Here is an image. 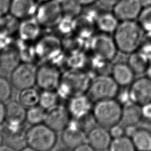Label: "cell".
<instances>
[{
  "instance_id": "1",
  "label": "cell",
  "mask_w": 151,
  "mask_h": 151,
  "mask_svg": "<svg viewBox=\"0 0 151 151\" xmlns=\"http://www.w3.org/2000/svg\"><path fill=\"white\" fill-rule=\"evenodd\" d=\"M145 32L137 21H120L113 34L119 51L130 54L139 50Z\"/></svg>"
},
{
  "instance_id": "2",
  "label": "cell",
  "mask_w": 151,
  "mask_h": 151,
  "mask_svg": "<svg viewBox=\"0 0 151 151\" xmlns=\"http://www.w3.org/2000/svg\"><path fill=\"white\" fill-rule=\"evenodd\" d=\"M57 140V132L45 123L32 125L25 132L26 145L37 151H51Z\"/></svg>"
},
{
  "instance_id": "3",
  "label": "cell",
  "mask_w": 151,
  "mask_h": 151,
  "mask_svg": "<svg viewBox=\"0 0 151 151\" xmlns=\"http://www.w3.org/2000/svg\"><path fill=\"white\" fill-rule=\"evenodd\" d=\"M122 111V104L113 98L95 101L91 114L98 125L109 129L120 122Z\"/></svg>"
},
{
  "instance_id": "4",
  "label": "cell",
  "mask_w": 151,
  "mask_h": 151,
  "mask_svg": "<svg viewBox=\"0 0 151 151\" xmlns=\"http://www.w3.org/2000/svg\"><path fill=\"white\" fill-rule=\"evenodd\" d=\"M120 88L110 75L100 74L91 79L87 94L95 102L116 98Z\"/></svg>"
},
{
  "instance_id": "5",
  "label": "cell",
  "mask_w": 151,
  "mask_h": 151,
  "mask_svg": "<svg viewBox=\"0 0 151 151\" xmlns=\"http://www.w3.org/2000/svg\"><path fill=\"white\" fill-rule=\"evenodd\" d=\"M88 41L94 56L105 61L113 60L119 51L113 37L108 34H94Z\"/></svg>"
},
{
  "instance_id": "6",
  "label": "cell",
  "mask_w": 151,
  "mask_h": 151,
  "mask_svg": "<svg viewBox=\"0 0 151 151\" xmlns=\"http://www.w3.org/2000/svg\"><path fill=\"white\" fill-rule=\"evenodd\" d=\"M37 67L32 63H20L11 73L10 80L14 88L21 90L36 84Z\"/></svg>"
},
{
  "instance_id": "7",
  "label": "cell",
  "mask_w": 151,
  "mask_h": 151,
  "mask_svg": "<svg viewBox=\"0 0 151 151\" xmlns=\"http://www.w3.org/2000/svg\"><path fill=\"white\" fill-rule=\"evenodd\" d=\"M63 16L61 4L53 0L38 4L34 17L42 28L55 27Z\"/></svg>"
},
{
  "instance_id": "8",
  "label": "cell",
  "mask_w": 151,
  "mask_h": 151,
  "mask_svg": "<svg viewBox=\"0 0 151 151\" xmlns=\"http://www.w3.org/2000/svg\"><path fill=\"white\" fill-rule=\"evenodd\" d=\"M94 103L87 94H80L70 97L66 107L71 119L82 120L91 115Z\"/></svg>"
},
{
  "instance_id": "9",
  "label": "cell",
  "mask_w": 151,
  "mask_h": 151,
  "mask_svg": "<svg viewBox=\"0 0 151 151\" xmlns=\"http://www.w3.org/2000/svg\"><path fill=\"white\" fill-rule=\"evenodd\" d=\"M61 77L60 71L55 65L44 64L37 68L36 84L41 90H55Z\"/></svg>"
},
{
  "instance_id": "10",
  "label": "cell",
  "mask_w": 151,
  "mask_h": 151,
  "mask_svg": "<svg viewBox=\"0 0 151 151\" xmlns=\"http://www.w3.org/2000/svg\"><path fill=\"white\" fill-rule=\"evenodd\" d=\"M61 132L63 144L70 149L87 142V133L77 120L71 119Z\"/></svg>"
},
{
  "instance_id": "11",
  "label": "cell",
  "mask_w": 151,
  "mask_h": 151,
  "mask_svg": "<svg viewBox=\"0 0 151 151\" xmlns=\"http://www.w3.org/2000/svg\"><path fill=\"white\" fill-rule=\"evenodd\" d=\"M128 90L132 102L142 106L151 101V80L147 76L135 78Z\"/></svg>"
},
{
  "instance_id": "12",
  "label": "cell",
  "mask_w": 151,
  "mask_h": 151,
  "mask_svg": "<svg viewBox=\"0 0 151 151\" xmlns=\"http://www.w3.org/2000/svg\"><path fill=\"white\" fill-rule=\"evenodd\" d=\"M142 9L140 0H119L112 12L120 21H136Z\"/></svg>"
},
{
  "instance_id": "13",
  "label": "cell",
  "mask_w": 151,
  "mask_h": 151,
  "mask_svg": "<svg viewBox=\"0 0 151 151\" xmlns=\"http://www.w3.org/2000/svg\"><path fill=\"white\" fill-rule=\"evenodd\" d=\"M71 117L66 106L58 104L47 111L45 123L55 132H62L68 125Z\"/></svg>"
},
{
  "instance_id": "14",
  "label": "cell",
  "mask_w": 151,
  "mask_h": 151,
  "mask_svg": "<svg viewBox=\"0 0 151 151\" xmlns=\"http://www.w3.org/2000/svg\"><path fill=\"white\" fill-rule=\"evenodd\" d=\"M111 140L108 128L100 125L92 127L87 133V142L96 151L108 150Z\"/></svg>"
},
{
  "instance_id": "15",
  "label": "cell",
  "mask_w": 151,
  "mask_h": 151,
  "mask_svg": "<svg viewBox=\"0 0 151 151\" xmlns=\"http://www.w3.org/2000/svg\"><path fill=\"white\" fill-rule=\"evenodd\" d=\"M42 28L34 17L21 20L18 25L17 32L22 41L31 42L39 39Z\"/></svg>"
},
{
  "instance_id": "16",
  "label": "cell",
  "mask_w": 151,
  "mask_h": 151,
  "mask_svg": "<svg viewBox=\"0 0 151 151\" xmlns=\"http://www.w3.org/2000/svg\"><path fill=\"white\" fill-rule=\"evenodd\" d=\"M96 28V19L87 12L74 18V34L83 40L90 39L95 34Z\"/></svg>"
},
{
  "instance_id": "17",
  "label": "cell",
  "mask_w": 151,
  "mask_h": 151,
  "mask_svg": "<svg viewBox=\"0 0 151 151\" xmlns=\"http://www.w3.org/2000/svg\"><path fill=\"white\" fill-rule=\"evenodd\" d=\"M38 6L35 0H11L9 14L21 21L34 17Z\"/></svg>"
},
{
  "instance_id": "18",
  "label": "cell",
  "mask_w": 151,
  "mask_h": 151,
  "mask_svg": "<svg viewBox=\"0 0 151 151\" xmlns=\"http://www.w3.org/2000/svg\"><path fill=\"white\" fill-rule=\"evenodd\" d=\"M111 76L120 87H128L135 79L136 74L127 63L117 62L111 68Z\"/></svg>"
},
{
  "instance_id": "19",
  "label": "cell",
  "mask_w": 151,
  "mask_h": 151,
  "mask_svg": "<svg viewBox=\"0 0 151 151\" xmlns=\"http://www.w3.org/2000/svg\"><path fill=\"white\" fill-rule=\"evenodd\" d=\"M140 106L133 102H130L122 106L120 123L125 126L137 125L141 120Z\"/></svg>"
},
{
  "instance_id": "20",
  "label": "cell",
  "mask_w": 151,
  "mask_h": 151,
  "mask_svg": "<svg viewBox=\"0 0 151 151\" xmlns=\"http://www.w3.org/2000/svg\"><path fill=\"white\" fill-rule=\"evenodd\" d=\"M37 51L40 53L48 54V56L58 54L61 50L62 43L55 35H48L38 40Z\"/></svg>"
},
{
  "instance_id": "21",
  "label": "cell",
  "mask_w": 151,
  "mask_h": 151,
  "mask_svg": "<svg viewBox=\"0 0 151 151\" xmlns=\"http://www.w3.org/2000/svg\"><path fill=\"white\" fill-rule=\"evenodd\" d=\"M18 51L11 47L0 52V69L4 73H11L21 63Z\"/></svg>"
},
{
  "instance_id": "22",
  "label": "cell",
  "mask_w": 151,
  "mask_h": 151,
  "mask_svg": "<svg viewBox=\"0 0 151 151\" xmlns=\"http://www.w3.org/2000/svg\"><path fill=\"white\" fill-rule=\"evenodd\" d=\"M120 21L112 12H104L100 13L96 19L97 28L103 33L113 34L117 28Z\"/></svg>"
},
{
  "instance_id": "23",
  "label": "cell",
  "mask_w": 151,
  "mask_h": 151,
  "mask_svg": "<svg viewBox=\"0 0 151 151\" xmlns=\"http://www.w3.org/2000/svg\"><path fill=\"white\" fill-rule=\"evenodd\" d=\"M27 108L18 101L11 100L6 104L5 121L25 123Z\"/></svg>"
},
{
  "instance_id": "24",
  "label": "cell",
  "mask_w": 151,
  "mask_h": 151,
  "mask_svg": "<svg viewBox=\"0 0 151 151\" xmlns=\"http://www.w3.org/2000/svg\"><path fill=\"white\" fill-rule=\"evenodd\" d=\"M136 151H151V131L138 127L130 137Z\"/></svg>"
},
{
  "instance_id": "25",
  "label": "cell",
  "mask_w": 151,
  "mask_h": 151,
  "mask_svg": "<svg viewBox=\"0 0 151 151\" xmlns=\"http://www.w3.org/2000/svg\"><path fill=\"white\" fill-rule=\"evenodd\" d=\"M129 55V56L127 63L133 70L136 75L145 73L150 63V59L139 50Z\"/></svg>"
},
{
  "instance_id": "26",
  "label": "cell",
  "mask_w": 151,
  "mask_h": 151,
  "mask_svg": "<svg viewBox=\"0 0 151 151\" xmlns=\"http://www.w3.org/2000/svg\"><path fill=\"white\" fill-rule=\"evenodd\" d=\"M40 92L34 87L20 90L18 94V101L25 108L38 105Z\"/></svg>"
},
{
  "instance_id": "27",
  "label": "cell",
  "mask_w": 151,
  "mask_h": 151,
  "mask_svg": "<svg viewBox=\"0 0 151 151\" xmlns=\"http://www.w3.org/2000/svg\"><path fill=\"white\" fill-rule=\"evenodd\" d=\"M47 110L39 104L27 109L25 121L31 126L45 122Z\"/></svg>"
},
{
  "instance_id": "28",
  "label": "cell",
  "mask_w": 151,
  "mask_h": 151,
  "mask_svg": "<svg viewBox=\"0 0 151 151\" xmlns=\"http://www.w3.org/2000/svg\"><path fill=\"white\" fill-rule=\"evenodd\" d=\"M58 100L59 96L55 90H41L38 104L48 111L59 104Z\"/></svg>"
},
{
  "instance_id": "29",
  "label": "cell",
  "mask_w": 151,
  "mask_h": 151,
  "mask_svg": "<svg viewBox=\"0 0 151 151\" xmlns=\"http://www.w3.org/2000/svg\"><path fill=\"white\" fill-rule=\"evenodd\" d=\"M109 151H136L130 137L124 135L123 136L112 139Z\"/></svg>"
},
{
  "instance_id": "30",
  "label": "cell",
  "mask_w": 151,
  "mask_h": 151,
  "mask_svg": "<svg viewBox=\"0 0 151 151\" xmlns=\"http://www.w3.org/2000/svg\"><path fill=\"white\" fill-rule=\"evenodd\" d=\"M61 6L63 15L75 18L81 14L83 6L77 0H65Z\"/></svg>"
},
{
  "instance_id": "31",
  "label": "cell",
  "mask_w": 151,
  "mask_h": 151,
  "mask_svg": "<svg viewBox=\"0 0 151 151\" xmlns=\"http://www.w3.org/2000/svg\"><path fill=\"white\" fill-rule=\"evenodd\" d=\"M55 27L60 34L65 37H69L74 34V18L63 15Z\"/></svg>"
},
{
  "instance_id": "32",
  "label": "cell",
  "mask_w": 151,
  "mask_h": 151,
  "mask_svg": "<svg viewBox=\"0 0 151 151\" xmlns=\"http://www.w3.org/2000/svg\"><path fill=\"white\" fill-rule=\"evenodd\" d=\"M137 20L145 33L151 34V5L143 8Z\"/></svg>"
},
{
  "instance_id": "33",
  "label": "cell",
  "mask_w": 151,
  "mask_h": 151,
  "mask_svg": "<svg viewBox=\"0 0 151 151\" xmlns=\"http://www.w3.org/2000/svg\"><path fill=\"white\" fill-rule=\"evenodd\" d=\"M13 87L11 80L0 76V101L5 103L11 99Z\"/></svg>"
},
{
  "instance_id": "34",
  "label": "cell",
  "mask_w": 151,
  "mask_h": 151,
  "mask_svg": "<svg viewBox=\"0 0 151 151\" xmlns=\"http://www.w3.org/2000/svg\"><path fill=\"white\" fill-rule=\"evenodd\" d=\"M12 42L11 34L0 29V52L10 48Z\"/></svg>"
},
{
  "instance_id": "35",
  "label": "cell",
  "mask_w": 151,
  "mask_h": 151,
  "mask_svg": "<svg viewBox=\"0 0 151 151\" xmlns=\"http://www.w3.org/2000/svg\"><path fill=\"white\" fill-rule=\"evenodd\" d=\"M108 129L112 139L117 138L125 135L124 126L120 123L114 124L113 126L110 127Z\"/></svg>"
},
{
  "instance_id": "36",
  "label": "cell",
  "mask_w": 151,
  "mask_h": 151,
  "mask_svg": "<svg viewBox=\"0 0 151 151\" xmlns=\"http://www.w3.org/2000/svg\"><path fill=\"white\" fill-rule=\"evenodd\" d=\"M142 119L146 122H151V101L140 106Z\"/></svg>"
},
{
  "instance_id": "37",
  "label": "cell",
  "mask_w": 151,
  "mask_h": 151,
  "mask_svg": "<svg viewBox=\"0 0 151 151\" xmlns=\"http://www.w3.org/2000/svg\"><path fill=\"white\" fill-rule=\"evenodd\" d=\"M11 0H0V15L5 16L9 14Z\"/></svg>"
},
{
  "instance_id": "38",
  "label": "cell",
  "mask_w": 151,
  "mask_h": 151,
  "mask_svg": "<svg viewBox=\"0 0 151 151\" xmlns=\"http://www.w3.org/2000/svg\"><path fill=\"white\" fill-rule=\"evenodd\" d=\"M119 0H97L99 5L104 9H112Z\"/></svg>"
},
{
  "instance_id": "39",
  "label": "cell",
  "mask_w": 151,
  "mask_h": 151,
  "mask_svg": "<svg viewBox=\"0 0 151 151\" xmlns=\"http://www.w3.org/2000/svg\"><path fill=\"white\" fill-rule=\"evenodd\" d=\"M73 151H96L88 143L84 142L73 149Z\"/></svg>"
},
{
  "instance_id": "40",
  "label": "cell",
  "mask_w": 151,
  "mask_h": 151,
  "mask_svg": "<svg viewBox=\"0 0 151 151\" xmlns=\"http://www.w3.org/2000/svg\"><path fill=\"white\" fill-rule=\"evenodd\" d=\"M6 120V104L0 101V126L4 123Z\"/></svg>"
},
{
  "instance_id": "41",
  "label": "cell",
  "mask_w": 151,
  "mask_h": 151,
  "mask_svg": "<svg viewBox=\"0 0 151 151\" xmlns=\"http://www.w3.org/2000/svg\"><path fill=\"white\" fill-rule=\"evenodd\" d=\"M138 126L137 125H128L124 126V134L126 136L131 137L136 132Z\"/></svg>"
},
{
  "instance_id": "42",
  "label": "cell",
  "mask_w": 151,
  "mask_h": 151,
  "mask_svg": "<svg viewBox=\"0 0 151 151\" xmlns=\"http://www.w3.org/2000/svg\"><path fill=\"white\" fill-rule=\"evenodd\" d=\"M0 151H18L12 146L8 143H3L0 145Z\"/></svg>"
},
{
  "instance_id": "43",
  "label": "cell",
  "mask_w": 151,
  "mask_h": 151,
  "mask_svg": "<svg viewBox=\"0 0 151 151\" xmlns=\"http://www.w3.org/2000/svg\"><path fill=\"white\" fill-rule=\"evenodd\" d=\"M83 6H90L95 2H97V0H77Z\"/></svg>"
},
{
  "instance_id": "44",
  "label": "cell",
  "mask_w": 151,
  "mask_h": 151,
  "mask_svg": "<svg viewBox=\"0 0 151 151\" xmlns=\"http://www.w3.org/2000/svg\"><path fill=\"white\" fill-rule=\"evenodd\" d=\"M145 74H146V76H147L151 80V61H150V63L145 72Z\"/></svg>"
},
{
  "instance_id": "45",
  "label": "cell",
  "mask_w": 151,
  "mask_h": 151,
  "mask_svg": "<svg viewBox=\"0 0 151 151\" xmlns=\"http://www.w3.org/2000/svg\"><path fill=\"white\" fill-rule=\"evenodd\" d=\"M143 8L151 5V0H140Z\"/></svg>"
},
{
  "instance_id": "46",
  "label": "cell",
  "mask_w": 151,
  "mask_h": 151,
  "mask_svg": "<svg viewBox=\"0 0 151 151\" xmlns=\"http://www.w3.org/2000/svg\"><path fill=\"white\" fill-rule=\"evenodd\" d=\"M18 151H37V150L27 145V146H24L23 147H22Z\"/></svg>"
},
{
  "instance_id": "47",
  "label": "cell",
  "mask_w": 151,
  "mask_h": 151,
  "mask_svg": "<svg viewBox=\"0 0 151 151\" xmlns=\"http://www.w3.org/2000/svg\"><path fill=\"white\" fill-rule=\"evenodd\" d=\"M4 140H5V138H4V134L2 132V130H0V145H1L2 144L4 143Z\"/></svg>"
},
{
  "instance_id": "48",
  "label": "cell",
  "mask_w": 151,
  "mask_h": 151,
  "mask_svg": "<svg viewBox=\"0 0 151 151\" xmlns=\"http://www.w3.org/2000/svg\"><path fill=\"white\" fill-rule=\"evenodd\" d=\"M5 16L0 15V29L2 28V26H3L4 22Z\"/></svg>"
},
{
  "instance_id": "49",
  "label": "cell",
  "mask_w": 151,
  "mask_h": 151,
  "mask_svg": "<svg viewBox=\"0 0 151 151\" xmlns=\"http://www.w3.org/2000/svg\"><path fill=\"white\" fill-rule=\"evenodd\" d=\"M36 1V2L38 4H41V3H43V2H47V1H48L50 0H35Z\"/></svg>"
},
{
  "instance_id": "50",
  "label": "cell",
  "mask_w": 151,
  "mask_h": 151,
  "mask_svg": "<svg viewBox=\"0 0 151 151\" xmlns=\"http://www.w3.org/2000/svg\"><path fill=\"white\" fill-rule=\"evenodd\" d=\"M58 151H73V150L72 149H70L69 148L66 147V148H64V149H61L58 150Z\"/></svg>"
},
{
  "instance_id": "51",
  "label": "cell",
  "mask_w": 151,
  "mask_h": 151,
  "mask_svg": "<svg viewBox=\"0 0 151 151\" xmlns=\"http://www.w3.org/2000/svg\"><path fill=\"white\" fill-rule=\"evenodd\" d=\"M53 1H54L57 2V3L61 4H62V3H63L64 1H65V0H53Z\"/></svg>"
}]
</instances>
